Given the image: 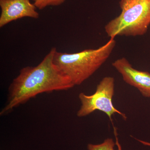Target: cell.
Listing matches in <instances>:
<instances>
[{
    "instance_id": "obj_1",
    "label": "cell",
    "mask_w": 150,
    "mask_h": 150,
    "mask_svg": "<svg viewBox=\"0 0 150 150\" xmlns=\"http://www.w3.org/2000/svg\"><path fill=\"white\" fill-rule=\"evenodd\" d=\"M56 51L53 47L37 66L21 70L9 87L7 100L0 112L1 115L9 113L40 94L69 90L74 86L54 64Z\"/></svg>"
},
{
    "instance_id": "obj_2",
    "label": "cell",
    "mask_w": 150,
    "mask_h": 150,
    "mask_svg": "<svg viewBox=\"0 0 150 150\" xmlns=\"http://www.w3.org/2000/svg\"><path fill=\"white\" fill-rule=\"evenodd\" d=\"M114 38L97 49H86L68 54L56 51L54 64L69 78L74 86L80 85L93 74L110 57L115 48Z\"/></svg>"
},
{
    "instance_id": "obj_3",
    "label": "cell",
    "mask_w": 150,
    "mask_h": 150,
    "mask_svg": "<svg viewBox=\"0 0 150 150\" xmlns=\"http://www.w3.org/2000/svg\"><path fill=\"white\" fill-rule=\"evenodd\" d=\"M120 14L105 26L108 37L137 36L146 33L150 25V0H120Z\"/></svg>"
},
{
    "instance_id": "obj_4",
    "label": "cell",
    "mask_w": 150,
    "mask_h": 150,
    "mask_svg": "<svg viewBox=\"0 0 150 150\" xmlns=\"http://www.w3.org/2000/svg\"><path fill=\"white\" fill-rule=\"evenodd\" d=\"M114 88V78L106 76L103 78L97 86L96 91L93 94L87 95L83 93H80L79 98L81 106L77 113L78 117H85L96 110H99L105 113L110 121H112V115L116 113L126 120V115L116 109L112 103Z\"/></svg>"
},
{
    "instance_id": "obj_5",
    "label": "cell",
    "mask_w": 150,
    "mask_h": 150,
    "mask_svg": "<svg viewBox=\"0 0 150 150\" xmlns=\"http://www.w3.org/2000/svg\"><path fill=\"white\" fill-rule=\"evenodd\" d=\"M0 27L25 17L37 19L39 14L30 0H0Z\"/></svg>"
},
{
    "instance_id": "obj_6",
    "label": "cell",
    "mask_w": 150,
    "mask_h": 150,
    "mask_svg": "<svg viewBox=\"0 0 150 150\" xmlns=\"http://www.w3.org/2000/svg\"><path fill=\"white\" fill-rule=\"evenodd\" d=\"M112 66L126 83L138 89L144 97L150 98V73L134 69L125 58L115 60Z\"/></svg>"
},
{
    "instance_id": "obj_7",
    "label": "cell",
    "mask_w": 150,
    "mask_h": 150,
    "mask_svg": "<svg viewBox=\"0 0 150 150\" xmlns=\"http://www.w3.org/2000/svg\"><path fill=\"white\" fill-rule=\"evenodd\" d=\"M116 129L114 128V133L116 137V144L118 146V150H122L121 146L118 142V139L116 135ZM115 143L111 138H108L105 140L104 142L98 144H88V150H115L114 147Z\"/></svg>"
},
{
    "instance_id": "obj_8",
    "label": "cell",
    "mask_w": 150,
    "mask_h": 150,
    "mask_svg": "<svg viewBox=\"0 0 150 150\" xmlns=\"http://www.w3.org/2000/svg\"><path fill=\"white\" fill-rule=\"evenodd\" d=\"M33 4L36 8L43 10L47 7L56 6L64 4L66 0H33Z\"/></svg>"
},
{
    "instance_id": "obj_9",
    "label": "cell",
    "mask_w": 150,
    "mask_h": 150,
    "mask_svg": "<svg viewBox=\"0 0 150 150\" xmlns=\"http://www.w3.org/2000/svg\"><path fill=\"white\" fill-rule=\"evenodd\" d=\"M135 139L137 140V141H139V142H141L143 144L146 145V146H150V143L149 142H144V141H142L139 139Z\"/></svg>"
}]
</instances>
